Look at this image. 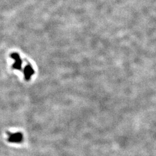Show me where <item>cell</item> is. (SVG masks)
Listing matches in <instances>:
<instances>
[{"instance_id":"3","label":"cell","mask_w":156,"mask_h":156,"mask_svg":"<svg viewBox=\"0 0 156 156\" xmlns=\"http://www.w3.org/2000/svg\"><path fill=\"white\" fill-rule=\"evenodd\" d=\"M24 78L26 80H29L31 76L34 74V70L33 67L30 65H27L26 66L24 69Z\"/></svg>"},{"instance_id":"1","label":"cell","mask_w":156,"mask_h":156,"mask_svg":"<svg viewBox=\"0 0 156 156\" xmlns=\"http://www.w3.org/2000/svg\"><path fill=\"white\" fill-rule=\"evenodd\" d=\"M8 140L11 143H15V144H19L22 142L23 140V135L21 133H8Z\"/></svg>"},{"instance_id":"2","label":"cell","mask_w":156,"mask_h":156,"mask_svg":"<svg viewBox=\"0 0 156 156\" xmlns=\"http://www.w3.org/2000/svg\"><path fill=\"white\" fill-rule=\"evenodd\" d=\"M11 57L12 58H13V60L15 61L14 64L12 66V67L15 69L21 70L22 61L19 55L17 53H13L11 55Z\"/></svg>"}]
</instances>
